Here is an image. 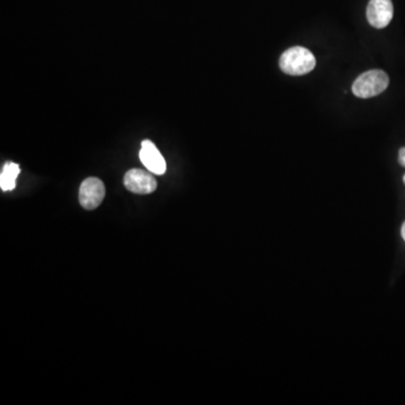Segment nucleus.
<instances>
[{
	"label": "nucleus",
	"instance_id": "0eeeda50",
	"mask_svg": "<svg viewBox=\"0 0 405 405\" xmlns=\"http://www.w3.org/2000/svg\"><path fill=\"white\" fill-rule=\"evenodd\" d=\"M20 175V166L14 162H8L4 166L0 175V187L5 192L14 189L16 187V179Z\"/></svg>",
	"mask_w": 405,
	"mask_h": 405
},
{
	"label": "nucleus",
	"instance_id": "f257e3e1",
	"mask_svg": "<svg viewBox=\"0 0 405 405\" xmlns=\"http://www.w3.org/2000/svg\"><path fill=\"white\" fill-rule=\"evenodd\" d=\"M313 54L302 46L288 49L280 56V67L282 73L289 76H303L316 68Z\"/></svg>",
	"mask_w": 405,
	"mask_h": 405
},
{
	"label": "nucleus",
	"instance_id": "9d476101",
	"mask_svg": "<svg viewBox=\"0 0 405 405\" xmlns=\"http://www.w3.org/2000/svg\"><path fill=\"white\" fill-rule=\"evenodd\" d=\"M404 241H405V239H404Z\"/></svg>",
	"mask_w": 405,
	"mask_h": 405
},
{
	"label": "nucleus",
	"instance_id": "20e7f679",
	"mask_svg": "<svg viewBox=\"0 0 405 405\" xmlns=\"http://www.w3.org/2000/svg\"><path fill=\"white\" fill-rule=\"evenodd\" d=\"M124 185L131 193L147 195L157 189V180L151 173L141 169H131L124 176Z\"/></svg>",
	"mask_w": 405,
	"mask_h": 405
},
{
	"label": "nucleus",
	"instance_id": "6e6552de",
	"mask_svg": "<svg viewBox=\"0 0 405 405\" xmlns=\"http://www.w3.org/2000/svg\"><path fill=\"white\" fill-rule=\"evenodd\" d=\"M399 162L402 167H405V148L400 149L399 151Z\"/></svg>",
	"mask_w": 405,
	"mask_h": 405
},
{
	"label": "nucleus",
	"instance_id": "7ed1b4c3",
	"mask_svg": "<svg viewBox=\"0 0 405 405\" xmlns=\"http://www.w3.org/2000/svg\"><path fill=\"white\" fill-rule=\"evenodd\" d=\"M105 194H106L105 185L101 179L90 177L81 184L79 189V201L81 206L86 210H95L105 199Z\"/></svg>",
	"mask_w": 405,
	"mask_h": 405
},
{
	"label": "nucleus",
	"instance_id": "39448f33",
	"mask_svg": "<svg viewBox=\"0 0 405 405\" xmlns=\"http://www.w3.org/2000/svg\"><path fill=\"white\" fill-rule=\"evenodd\" d=\"M394 8L392 0H370L367 7V20L375 28H384L393 18Z\"/></svg>",
	"mask_w": 405,
	"mask_h": 405
},
{
	"label": "nucleus",
	"instance_id": "1a4fd4ad",
	"mask_svg": "<svg viewBox=\"0 0 405 405\" xmlns=\"http://www.w3.org/2000/svg\"><path fill=\"white\" fill-rule=\"evenodd\" d=\"M403 182H404V184H405V175H404V177H403Z\"/></svg>",
	"mask_w": 405,
	"mask_h": 405
},
{
	"label": "nucleus",
	"instance_id": "423d86ee",
	"mask_svg": "<svg viewBox=\"0 0 405 405\" xmlns=\"http://www.w3.org/2000/svg\"><path fill=\"white\" fill-rule=\"evenodd\" d=\"M139 156L143 165L150 173L154 175H163L166 173L167 165H166L165 159L151 141H143Z\"/></svg>",
	"mask_w": 405,
	"mask_h": 405
},
{
	"label": "nucleus",
	"instance_id": "f03ea898",
	"mask_svg": "<svg viewBox=\"0 0 405 405\" xmlns=\"http://www.w3.org/2000/svg\"><path fill=\"white\" fill-rule=\"evenodd\" d=\"M389 84V76L384 71H367L356 79L352 85V92L359 98L375 97L386 90Z\"/></svg>",
	"mask_w": 405,
	"mask_h": 405
}]
</instances>
